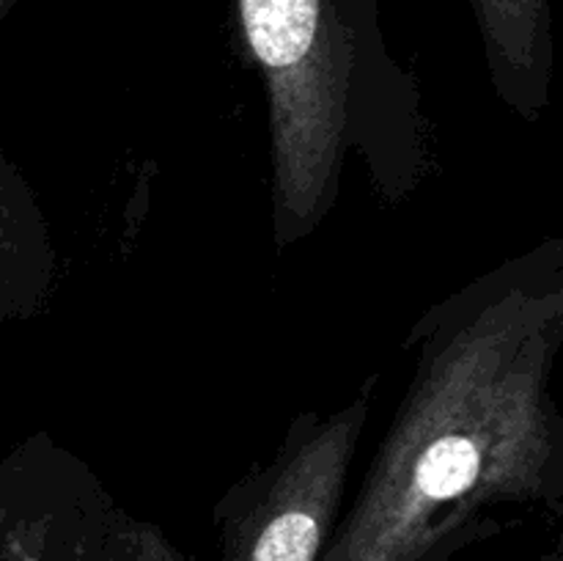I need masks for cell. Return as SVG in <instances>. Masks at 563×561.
<instances>
[{
  "instance_id": "cell-1",
  "label": "cell",
  "mask_w": 563,
  "mask_h": 561,
  "mask_svg": "<svg viewBox=\"0 0 563 561\" xmlns=\"http://www.w3.org/2000/svg\"><path fill=\"white\" fill-rule=\"evenodd\" d=\"M418 363L319 561H454L498 534V506L563 501L559 242L427 314Z\"/></svg>"
},
{
  "instance_id": "cell-2",
  "label": "cell",
  "mask_w": 563,
  "mask_h": 561,
  "mask_svg": "<svg viewBox=\"0 0 563 561\" xmlns=\"http://www.w3.org/2000/svg\"><path fill=\"white\" fill-rule=\"evenodd\" d=\"M372 0H236L269 105L275 245L306 240L339 196ZM372 22V16H368Z\"/></svg>"
},
{
  "instance_id": "cell-3",
  "label": "cell",
  "mask_w": 563,
  "mask_h": 561,
  "mask_svg": "<svg viewBox=\"0 0 563 561\" xmlns=\"http://www.w3.org/2000/svg\"><path fill=\"white\" fill-rule=\"evenodd\" d=\"M374 377L333 413H302L267 465L231 484L214 506L220 561H319L372 416Z\"/></svg>"
},
{
  "instance_id": "cell-4",
  "label": "cell",
  "mask_w": 563,
  "mask_h": 561,
  "mask_svg": "<svg viewBox=\"0 0 563 561\" xmlns=\"http://www.w3.org/2000/svg\"><path fill=\"white\" fill-rule=\"evenodd\" d=\"M16 454L0 473V561H77L104 498L80 468Z\"/></svg>"
},
{
  "instance_id": "cell-5",
  "label": "cell",
  "mask_w": 563,
  "mask_h": 561,
  "mask_svg": "<svg viewBox=\"0 0 563 561\" xmlns=\"http://www.w3.org/2000/svg\"><path fill=\"white\" fill-rule=\"evenodd\" d=\"M500 102L539 121L550 102L553 31L550 0H471Z\"/></svg>"
},
{
  "instance_id": "cell-6",
  "label": "cell",
  "mask_w": 563,
  "mask_h": 561,
  "mask_svg": "<svg viewBox=\"0 0 563 561\" xmlns=\"http://www.w3.org/2000/svg\"><path fill=\"white\" fill-rule=\"evenodd\" d=\"M20 0H0V22ZM44 231L27 187L0 146V319L36 302L47 280Z\"/></svg>"
},
{
  "instance_id": "cell-7",
  "label": "cell",
  "mask_w": 563,
  "mask_h": 561,
  "mask_svg": "<svg viewBox=\"0 0 563 561\" xmlns=\"http://www.w3.org/2000/svg\"><path fill=\"white\" fill-rule=\"evenodd\" d=\"M159 537L157 526L135 520L104 501L88 526L77 561H152Z\"/></svg>"
},
{
  "instance_id": "cell-8",
  "label": "cell",
  "mask_w": 563,
  "mask_h": 561,
  "mask_svg": "<svg viewBox=\"0 0 563 561\" xmlns=\"http://www.w3.org/2000/svg\"><path fill=\"white\" fill-rule=\"evenodd\" d=\"M520 561H563V553L561 550H550V553L544 556H533V559H520Z\"/></svg>"
}]
</instances>
